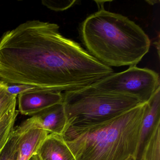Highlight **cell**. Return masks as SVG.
I'll return each instance as SVG.
<instances>
[{"label": "cell", "instance_id": "20", "mask_svg": "<svg viewBox=\"0 0 160 160\" xmlns=\"http://www.w3.org/2000/svg\"><path fill=\"white\" fill-rule=\"evenodd\" d=\"M0 151H1V150H0Z\"/></svg>", "mask_w": 160, "mask_h": 160}, {"label": "cell", "instance_id": "18", "mask_svg": "<svg viewBox=\"0 0 160 160\" xmlns=\"http://www.w3.org/2000/svg\"><path fill=\"white\" fill-rule=\"evenodd\" d=\"M29 160H40L39 157L37 156V154H35L33 155L31 158Z\"/></svg>", "mask_w": 160, "mask_h": 160}, {"label": "cell", "instance_id": "15", "mask_svg": "<svg viewBox=\"0 0 160 160\" xmlns=\"http://www.w3.org/2000/svg\"><path fill=\"white\" fill-rule=\"evenodd\" d=\"M76 1H53L42 0V4L48 9L56 12L64 11L73 6Z\"/></svg>", "mask_w": 160, "mask_h": 160}, {"label": "cell", "instance_id": "13", "mask_svg": "<svg viewBox=\"0 0 160 160\" xmlns=\"http://www.w3.org/2000/svg\"><path fill=\"white\" fill-rule=\"evenodd\" d=\"M19 136L20 135L13 130L5 146L0 151V160H17Z\"/></svg>", "mask_w": 160, "mask_h": 160}, {"label": "cell", "instance_id": "17", "mask_svg": "<svg viewBox=\"0 0 160 160\" xmlns=\"http://www.w3.org/2000/svg\"><path fill=\"white\" fill-rule=\"evenodd\" d=\"M147 3H148L150 5H153L154 4H157L158 2H160L159 0H148V1H146Z\"/></svg>", "mask_w": 160, "mask_h": 160}, {"label": "cell", "instance_id": "7", "mask_svg": "<svg viewBox=\"0 0 160 160\" xmlns=\"http://www.w3.org/2000/svg\"><path fill=\"white\" fill-rule=\"evenodd\" d=\"M61 92L39 89L18 95V111L24 115L32 116L50 107L62 102Z\"/></svg>", "mask_w": 160, "mask_h": 160}, {"label": "cell", "instance_id": "8", "mask_svg": "<svg viewBox=\"0 0 160 160\" xmlns=\"http://www.w3.org/2000/svg\"><path fill=\"white\" fill-rule=\"evenodd\" d=\"M160 88L146 103L141 123L136 160L140 156L145 144L156 124L160 121Z\"/></svg>", "mask_w": 160, "mask_h": 160}, {"label": "cell", "instance_id": "1", "mask_svg": "<svg viewBox=\"0 0 160 160\" xmlns=\"http://www.w3.org/2000/svg\"><path fill=\"white\" fill-rule=\"evenodd\" d=\"M55 23H22L0 37V82L70 91L114 73L80 44L63 36Z\"/></svg>", "mask_w": 160, "mask_h": 160}, {"label": "cell", "instance_id": "4", "mask_svg": "<svg viewBox=\"0 0 160 160\" xmlns=\"http://www.w3.org/2000/svg\"><path fill=\"white\" fill-rule=\"evenodd\" d=\"M62 95L66 127L102 122L142 104L135 97L106 91L93 85L65 92Z\"/></svg>", "mask_w": 160, "mask_h": 160}, {"label": "cell", "instance_id": "5", "mask_svg": "<svg viewBox=\"0 0 160 160\" xmlns=\"http://www.w3.org/2000/svg\"><path fill=\"white\" fill-rule=\"evenodd\" d=\"M93 85L106 91L135 97L143 104L148 102L160 88V77L150 69L131 66L123 72L113 73Z\"/></svg>", "mask_w": 160, "mask_h": 160}, {"label": "cell", "instance_id": "16", "mask_svg": "<svg viewBox=\"0 0 160 160\" xmlns=\"http://www.w3.org/2000/svg\"><path fill=\"white\" fill-rule=\"evenodd\" d=\"M1 83V82H0ZM2 83L7 92L12 95L17 96L19 94L34 91L40 89L38 88L25 85V84H7Z\"/></svg>", "mask_w": 160, "mask_h": 160}, {"label": "cell", "instance_id": "3", "mask_svg": "<svg viewBox=\"0 0 160 160\" xmlns=\"http://www.w3.org/2000/svg\"><path fill=\"white\" fill-rule=\"evenodd\" d=\"M146 103L102 122L68 126L62 136L76 160L136 159Z\"/></svg>", "mask_w": 160, "mask_h": 160}, {"label": "cell", "instance_id": "9", "mask_svg": "<svg viewBox=\"0 0 160 160\" xmlns=\"http://www.w3.org/2000/svg\"><path fill=\"white\" fill-rule=\"evenodd\" d=\"M40 160H76L62 135L49 133L36 152Z\"/></svg>", "mask_w": 160, "mask_h": 160}, {"label": "cell", "instance_id": "11", "mask_svg": "<svg viewBox=\"0 0 160 160\" xmlns=\"http://www.w3.org/2000/svg\"><path fill=\"white\" fill-rule=\"evenodd\" d=\"M137 160H160V121L147 140Z\"/></svg>", "mask_w": 160, "mask_h": 160}, {"label": "cell", "instance_id": "10", "mask_svg": "<svg viewBox=\"0 0 160 160\" xmlns=\"http://www.w3.org/2000/svg\"><path fill=\"white\" fill-rule=\"evenodd\" d=\"M48 133L40 129H32L20 135L17 160H29L37 150Z\"/></svg>", "mask_w": 160, "mask_h": 160}, {"label": "cell", "instance_id": "2", "mask_svg": "<svg viewBox=\"0 0 160 160\" xmlns=\"http://www.w3.org/2000/svg\"><path fill=\"white\" fill-rule=\"evenodd\" d=\"M79 33L87 51L111 68L136 66L150 47L149 38L138 25L104 8L83 21Z\"/></svg>", "mask_w": 160, "mask_h": 160}, {"label": "cell", "instance_id": "14", "mask_svg": "<svg viewBox=\"0 0 160 160\" xmlns=\"http://www.w3.org/2000/svg\"><path fill=\"white\" fill-rule=\"evenodd\" d=\"M17 97L7 92L2 83H0V120L9 110L16 107Z\"/></svg>", "mask_w": 160, "mask_h": 160}, {"label": "cell", "instance_id": "19", "mask_svg": "<svg viewBox=\"0 0 160 160\" xmlns=\"http://www.w3.org/2000/svg\"><path fill=\"white\" fill-rule=\"evenodd\" d=\"M127 160H136V159L134 157H131L129 159H127Z\"/></svg>", "mask_w": 160, "mask_h": 160}, {"label": "cell", "instance_id": "6", "mask_svg": "<svg viewBox=\"0 0 160 160\" xmlns=\"http://www.w3.org/2000/svg\"><path fill=\"white\" fill-rule=\"evenodd\" d=\"M67 124V118L62 102L32 115L14 130L19 135L32 129H40L48 133L62 135Z\"/></svg>", "mask_w": 160, "mask_h": 160}, {"label": "cell", "instance_id": "12", "mask_svg": "<svg viewBox=\"0 0 160 160\" xmlns=\"http://www.w3.org/2000/svg\"><path fill=\"white\" fill-rule=\"evenodd\" d=\"M18 113L16 107H15L9 110L0 120V150L5 146L13 131Z\"/></svg>", "mask_w": 160, "mask_h": 160}]
</instances>
